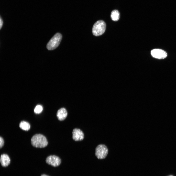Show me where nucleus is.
Instances as JSON below:
<instances>
[{"label": "nucleus", "instance_id": "obj_10", "mask_svg": "<svg viewBox=\"0 0 176 176\" xmlns=\"http://www.w3.org/2000/svg\"><path fill=\"white\" fill-rule=\"evenodd\" d=\"M111 18L112 20L114 21H117L120 18V13L118 10H115L111 12Z\"/></svg>", "mask_w": 176, "mask_h": 176}, {"label": "nucleus", "instance_id": "obj_14", "mask_svg": "<svg viewBox=\"0 0 176 176\" xmlns=\"http://www.w3.org/2000/svg\"><path fill=\"white\" fill-rule=\"evenodd\" d=\"M3 20L1 19V17H0V29H1L2 26L3 25Z\"/></svg>", "mask_w": 176, "mask_h": 176}, {"label": "nucleus", "instance_id": "obj_1", "mask_svg": "<svg viewBox=\"0 0 176 176\" xmlns=\"http://www.w3.org/2000/svg\"><path fill=\"white\" fill-rule=\"evenodd\" d=\"M31 143L33 146L39 148L44 147L48 144L46 138L41 134H36L34 135L31 139Z\"/></svg>", "mask_w": 176, "mask_h": 176}, {"label": "nucleus", "instance_id": "obj_6", "mask_svg": "<svg viewBox=\"0 0 176 176\" xmlns=\"http://www.w3.org/2000/svg\"><path fill=\"white\" fill-rule=\"evenodd\" d=\"M151 54L153 57L158 59H163L167 56V54L164 51L161 49H155L151 51Z\"/></svg>", "mask_w": 176, "mask_h": 176}, {"label": "nucleus", "instance_id": "obj_8", "mask_svg": "<svg viewBox=\"0 0 176 176\" xmlns=\"http://www.w3.org/2000/svg\"><path fill=\"white\" fill-rule=\"evenodd\" d=\"M67 112L66 109L64 108L59 109L57 112L56 116L58 120L63 121L66 118Z\"/></svg>", "mask_w": 176, "mask_h": 176}, {"label": "nucleus", "instance_id": "obj_9", "mask_svg": "<svg viewBox=\"0 0 176 176\" xmlns=\"http://www.w3.org/2000/svg\"><path fill=\"white\" fill-rule=\"evenodd\" d=\"M0 161L1 166L3 167H6L10 164L11 160L7 154H3L1 155Z\"/></svg>", "mask_w": 176, "mask_h": 176}, {"label": "nucleus", "instance_id": "obj_13", "mask_svg": "<svg viewBox=\"0 0 176 176\" xmlns=\"http://www.w3.org/2000/svg\"><path fill=\"white\" fill-rule=\"evenodd\" d=\"M4 141L3 138L1 137H0V148H1L4 145Z\"/></svg>", "mask_w": 176, "mask_h": 176}, {"label": "nucleus", "instance_id": "obj_5", "mask_svg": "<svg viewBox=\"0 0 176 176\" xmlns=\"http://www.w3.org/2000/svg\"><path fill=\"white\" fill-rule=\"evenodd\" d=\"M45 161L48 164L55 167L57 166L60 165L61 160L57 156L51 155L48 156L46 158Z\"/></svg>", "mask_w": 176, "mask_h": 176}, {"label": "nucleus", "instance_id": "obj_16", "mask_svg": "<svg viewBox=\"0 0 176 176\" xmlns=\"http://www.w3.org/2000/svg\"></svg>", "mask_w": 176, "mask_h": 176}, {"label": "nucleus", "instance_id": "obj_12", "mask_svg": "<svg viewBox=\"0 0 176 176\" xmlns=\"http://www.w3.org/2000/svg\"><path fill=\"white\" fill-rule=\"evenodd\" d=\"M43 110L42 107L41 105H38L35 107L34 109V111L36 114H39Z\"/></svg>", "mask_w": 176, "mask_h": 176}, {"label": "nucleus", "instance_id": "obj_3", "mask_svg": "<svg viewBox=\"0 0 176 176\" xmlns=\"http://www.w3.org/2000/svg\"><path fill=\"white\" fill-rule=\"evenodd\" d=\"M62 38V35L60 33H56L47 44V49L49 50H52L56 48L59 45Z\"/></svg>", "mask_w": 176, "mask_h": 176}, {"label": "nucleus", "instance_id": "obj_7", "mask_svg": "<svg viewBox=\"0 0 176 176\" xmlns=\"http://www.w3.org/2000/svg\"><path fill=\"white\" fill-rule=\"evenodd\" d=\"M72 133V138L74 140L76 141H81L84 139V133L80 129L75 128L73 129Z\"/></svg>", "mask_w": 176, "mask_h": 176}, {"label": "nucleus", "instance_id": "obj_11", "mask_svg": "<svg viewBox=\"0 0 176 176\" xmlns=\"http://www.w3.org/2000/svg\"><path fill=\"white\" fill-rule=\"evenodd\" d=\"M19 127L22 129L26 131H28L30 128V124L25 121L21 122L19 124Z\"/></svg>", "mask_w": 176, "mask_h": 176}, {"label": "nucleus", "instance_id": "obj_2", "mask_svg": "<svg viewBox=\"0 0 176 176\" xmlns=\"http://www.w3.org/2000/svg\"><path fill=\"white\" fill-rule=\"evenodd\" d=\"M106 27L105 22L102 20H99L93 25L92 29V33L96 36L100 35L104 33Z\"/></svg>", "mask_w": 176, "mask_h": 176}, {"label": "nucleus", "instance_id": "obj_4", "mask_svg": "<svg viewBox=\"0 0 176 176\" xmlns=\"http://www.w3.org/2000/svg\"><path fill=\"white\" fill-rule=\"evenodd\" d=\"M108 151L107 147L105 145L100 144L96 148L95 155L98 159H103L107 156Z\"/></svg>", "mask_w": 176, "mask_h": 176}, {"label": "nucleus", "instance_id": "obj_15", "mask_svg": "<svg viewBox=\"0 0 176 176\" xmlns=\"http://www.w3.org/2000/svg\"><path fill=\"white\" fill-rule=\"evenodd\" d=\"M41 176H49L47 175H45V174H43Z\"/></svg>", "mask_w": 176, "mask_h": 176}]
</instances>
